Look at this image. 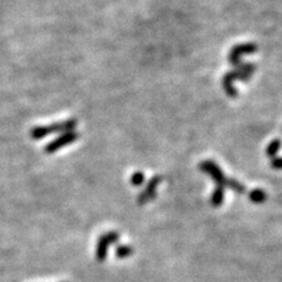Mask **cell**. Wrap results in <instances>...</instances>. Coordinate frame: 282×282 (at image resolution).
<instances>
[{
    "label": "cell",
    "instance_id": "1",
    "mask_svg": "<svg viewBox=\"0 0 282 282\" xmlns=\"http://www.w3.org/2000/svg\"><path fill=\"white\" fill-rule=\"evenodd\" d=\"M200 170L203 172V173L209 174L212 177V179L215 181L216 186H222L225 188H229V189L234 190V192L239 194H244L246 193V187L242 186L241 184L238 183V181L234 179H228L223 172L221 171L218 165L210 160H205L200 164Z\"/></svg>",
    "mask_w": 282,
    "mask_h": 282
},
{
    "label": "cell",
    "instance_id": "2",
    "mask_svg": "<svg viewBox=\"0 0 282 282\" xmlns=\"http://www.w3.org/2000/svg\"><path fill=\"white\" fill-rule=\"evenodd\" d=\"M78 121L76 119H69L65 120L61 122H54L52 125L47 126H37V127L31 129V138L34 140H39V139H43L47 135L53 134V133H67V132H73L77 128Z\"/></svg>",
    "mask_w": 282,
    "mask_h": 282
},
{
    "label": "cell",
    "instance_id": "3",
    "mask_svg": "<svg viewBox=\"0 0 282 282\" xmlns=\"http://www.w3.org/2000/svg\"><path fill=\"white\" fill-rule=\"evenodd\" d=\"M251 77H252V73L247 72V71L238 70V69L226 73L222 78L223 91H225L227 95L231 96V98H236V96H238V90L235 89V86L233 85V83H234L235 80L247 82V80L251 79Z\"/></svg>",
    "mask_w": 282,
    "mask_h": 282
},
{
    "label": "cell",
    "instance_id": "4",
    "mask_svg": "<svg viewBox=\"0 0 282 282\" xmlns=\"http://www.w3.org/2000/svg\"><path fill=\"white\" fill-rule=\"evenodd\" d=\"M79 139V133L73 131V132H67L63 133L60 137L54 139L53 141H51L50 144L45 146V153L47 154H53L60 150V148L65 147V146H69L73 142H76Z\"/></svg>",
    "mask_w": 282,
    "mask_h": 282
},
{
    "label": "cell",
    "instance_id": "5",
    "mask_svg": "<svg viewBox=\"0 0 282 282\" xmlns=\"http://www.w3.org/2000/svg\"><path fill=\"white\" fill-rule=\"evenodd\" d=\"M120 238L119 233L118 232H108L105 233L100 236L98 245H96V253H95V257L96 260L98 261H103L107 258V251H108L109 245L115 244Z\"/></svg>",
    "mask_w": 282,
    "mask_h": 282
},
{
    "label": "cell",
    "instance_id": "6",
    "mask_svg": "<svg viewBox=\"0 0 282 282\" xmlns=\"http://www.w3.org/2000/svg\"><path fill=\"white\" fill-rule=\"evenodd\" d=\"M258 45L257 44H252V43H247V44H240L236 45L231 50L228 54V61L231 63L233 66L238 67L240 64H241V56L242 54H251V53H255L258 52Z\"/></svg>",
    "mask_w": 282,
    "mask_h": 282
},
{
    "label": "cell",
    "instance_id": "7",
    "mask_svg": "<svg viewBox=\"0 0 282 282\" xmlns=\"http://www.w3.org/2000/svg\"><path fill=\"white\" fill-rule=\"evenodd\" d=\"M163 181V178L161 177H153L150 180V183L147 184V186L142 192L138 195V203L139 205H144V203H147L148 201L153 200L155 197V194H157V187L158 185Z\"/></svg>",
    "mask_w": 282,
    "mask_h": 282
},
{
    "label": "cell",
    "instance_id": "8",
    "mask_svg": "<svg viewBox=\"0 0 282 282\" xmlns=\"http://www.w3.org/2000/svg\"><path fill=\"white\" fill-rule=\"evenodd\" d=\"M223 197H225V187L216 186L210 197V203L214 207H219L223 202Z\"/></svg>",
    "mask_w": 282,
    "mask_h": 282
},
{
    "label": "cell",
    "instance_id": "9",
    "mask_svg": "<svg viewBox=\"0 0 282 282\" xmlns=\"http://www.w3.org/2000/svg\"><path fill=\"white\" fill-rule=\"evenodd\" d=\"M281 145H282V142L280 139H274L273 141L270 142V145L267 146V148H266V154H267L268 157L272 159L275 158V155H277L279 150H280Z\"/></svg>",
    "mask_w": 282,
    "mask_h": 282
},
{
    "label": "cell",
    "instance_id": "10",
    "mask_svg": "<svg viewBox=\"0 0 282 282\" xmlns=\"http://www.w3.org/2000/svg\"><path fill=\"white\" fill-rule=\"evenodd\" d=\"M267 199V194H266L262 189H253L249 193V200L254 203H262Z\"/></svg>",
    "mask_w": 282,
    "mask_h": 282
},
{
    "label": "cell",
    "instance_id": "11",
    "mask_svg": "<svg viewBox=\"0 0 282 282\" xmlns=\"http://www.w3.org/2000/svg\"><path fill=\"white\" fill-rule=\"evenodd\" d=\"M132 253H133V248L126 245L118 246L115 249V255L118 259H126V258L131 257Z\"/></svg>",
    "mask_w": 282,
    "mask_h": 282
},
{
    "label": "cell",
    "instance_id": "12",
    "mask_svg": "<svg viewBox=\"0 0 282 282\" xmlns=\"http://www.w3.org/2000/svg\"><path fill=\"white\" fill-rule=\"evenodd\" d=\"M145 181V174L142 172H135L131 177V184L133 186H141Z\"/></svg>",
    "mask_w": 282,
    "mask_h": 282
},
{
    "label": "cell",
    "instance_id": "13",
    "mask_svg": "<svg viewBox=\"0 0 282 282\" xmlns=\"http://www.w3.org/2000/svg\"><path fill=\"white\" fill-rule=\"evenodd\" d=\"M271 166L275 170H282V158H273L271 160Z\"/></svg>",
    "mask_w": 282,
    "mask_h": 282
}]
</instances>
